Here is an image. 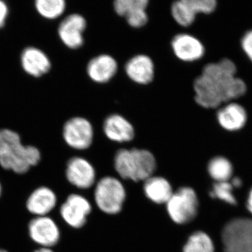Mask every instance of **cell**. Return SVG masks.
<instances>
[{
  "instance_id": "6",
  "label": "cell",
  "mask_w": 252,
  "mask_h": 252,
  "mask_svg": "<svg viewBox=\"0 0 252 252\" xmlns=\"http://www.w3.org/2000/svg\"><path fill=\"white\" fill-rule=\"evenodd\" d=\"M225 252H252V220L235 219L222 232Z\"/></svg>"
},
{
  "instance_id": "7",
  "label": "cell",
  "mask_w": 252,
  "mask_h": 252,
  "mask_svg": "<svg viewBox=\"0 0 252 252\" xmlns=\"http://www.w3.org/2000/svg\"><path fill=\"white\" fill-rule=\"evenodd\" d=\"M94 135L92 124L85 118H72L63 126V139L72 149L84 150L89 148L94 141Z\"/></svg>"
},
{
  "instance_id": "21",
  "label": "cell",
  "mask_w": 252,
  "mask_h": 252,
  "mask_svg": "<svg viewBox=\"0 0 252 252\" xmlns=\"http://www.w3.org/2000/svg\"><path fill=\"white\" fill-rule=\"evenodd\" d=\"M183 252H215V246L211 238L207 233L197 231L189 237Z\"/></svg>"
},
{
  "instance_id": "1",
  "label": "cell",
  "mask_w": 252,
  "mask_h": 252,
  "mask_svg": "<svg viewBox=\"0 0 252 252\" xmlns=\"http://www.w3.org/2000/svg\"><path fill=\"white\" fill-rule=\"evenodd\" d=\"M236 67L228 59L210 63L194 82L195 102L205 108H216L223 102L243 95L246 86L235 77Z\"/></svg>"
},
{
  "instance_id": "31",
  "label": "cell",
  "mask_w": 252,
  "mask_h": 252,
  "mask_svg": "<svg viewBox=\"0 0 252 252\" xmlns=\"http://www.w3.org/2000/svg\"><path fill=\"white\" fill-rule=\"evenodd\" d=\"M232 186L235 187H239L242 185L241 180L239 178H235L234 180H233L231 184Z\"/></svg>"
},
{
  "instance_id": "8",
  "label": "cell",
  "mask_w": 252,
  "mask_h": 252,
  "mask_svg": "<svg viewBox=\"0 0 252 252\" xmlns=\"http://www.w3.org/2000/svg\"><path fill=\"white\" fill-rule=\"evenodd\" d=\"M32 240L42 248H50L59 243L61 233L59 226L47 216L36 217L28 225Z\"/></svg>"
},
{
  "instance_id": "20",
  "label": "cell",
  "mask_w": 252,
  "mask_h": 252,
  "mask_svg": "<svg viewBox=\"0 0 252 252\" xmlns=\"http://www.w3.org/2000/svg\"><path fill=\"white\" fill-rule=\"evenodd\" d=\"M209 174L217 182H226L231 177L233 167L228 159L224 157L214 158L207 167Z\"/></svg>"
},
{
  "instance_id": "9",
  "label": "cell",
  "mask_w": 252,
  "mask_h": 252,
  "mask_svg": "<svg viewBox=\"0 0 252 252\" xmlns=\"http://www.w3.org/2000/svg\"><path fill=\"white\" fill-rule=\"evenodd\" d=\"M92 207L87 199L79 194H71L60 210L63 220L74 228L84 226Z\"/></svg>"
},
{
  "instance_id": "2",
  "label": "cell",
  "mask_w": 252,
  "mask_h": 252,
  "mask_svg": "<svg viewBox=\"0 0 252 252\" xmlns=\"http://www.w3.org/2000/svg\"><path fill=\"white\" fill-rule=\"evenodd\" d=\"M40 159L39 149L23 145L17 132L10 129L0 130V165L5 170L25 174L37 165Z\"/></svg>"
},
{
  "instance_id": "27",
  "label": "cell",
  "mask_w": 252,
  "mask_h": 252,
  "mask_svg": "<svg viewBox=\"0 0 252 252\" xmlns=\"http://www.w3.org/2000/svg\"><path fill=\"white\" fill-rule=\"evenodd\" d=\"M125 18L129 26L134 28L143 27L148 22V15L146 10H141V11L131 13Z\"/></svg>"
},
{
  "instance_id": "24",
  "label": "cell",
  "mask_w": 252,
  "mask_h": 252,
  "mask_svg": "<svg viewBox=\"0 0 252 252\" xmlns=\"http://www.w3.org/2000/svg\"><path fill=\"white\" fill-rule=\"evenodd\" d=\"M149 0H114V9L119 16L126 17L135 11L146 10Z\"/></svg>"
},
{
  "instance_id": "32",
  "label": "cell",
  "mask_w": 252,
  "mask_h": 252,
  "mask_svg": "<svg viewBox=\"0 0 252 252\" xmlns=\"http://www.w3.org/2000/svg\"><path fill=\"white\" fill-rule=\"evenodd\" d=\"M34 252H54L50 248H41L39 250H36Z\"/></svg>"
},
{
  "instance_id": "13",
  "label": "cell",
  "mask_w": 252,
  "mask_h": 252,
  "mask_svg": "<svg viewBox=\"0 0 252 252\" xmlns=\"http://www.w3.org/2000/svg\"><path fill=\"white\" fill-rule=\"evenodd\" d=\"M21 63L25 72L34 77L44 75L51 67V61L45 53L35 47H28L23 50Z\"/></svg>"
},
{
  "instance_id": "3",
  "label": "cell",
  "mask_w": 252,
  "mask_h": 252,
  "mask_svg": "<svg viewBox=\"0 0 252 252\" xmlns=\"http://www.w3.org/2000/svg\"><path fill=\"white\" fill-rule=\"evenodd\" d=\"M114 167L123 179L140 182L153 175L157 162L153 154L145 149H122L116 154Z\"/></svg>"
},
{
  "instance_id": "16",
  "label": "cell",
  "mask_w": 252,
  "mask_h": 252,
  "mask_svg": "<svg viewBox=\"0 0 252 252\" xmlns=\"http://www.w3.org/2000/svg\"><path fill=\"white\" fill-rule=\"evenodd\" d=\"M118 64L109 55H99L89 61L87 65L88 75L91 80L98 84L108 82L117 74Z\"/></svg>"
},
{
  "instance_id": "34",
  "label": "cell",
  "mask_w": 252,
  "mask_h": 252,
  "mask_svg": "<svg viewBox=\"0 0 252 252\" xmlns=\"http://www.w3.org/2000/svg\"><path fill=\"white\" fill-rule=\"evenodd\" d=\"M1 184H0V196H1Z\"/></svg>"
},
{
  "instance_id": "22",
  "label": "cell",
  "mask_w": 252,
  "mask_h": 252,
  "mask_svg": "<svg viewBox=\"0 0 252 252\" xmlns=\"http://www.w3.org/2000/svg\"><path fill=\"white\" fill-rule=\"evenodd\" d=\"M36 9L38 12L49 19H54L61 16L65 9L64 0H35Z\"/></svg>"
},
{
  "instance_id": "11",
  "label": "cell",
  "mask_w": 252,
  "mask_h": 252,
  "mask_svg": "<svg viewBox=\"0 0 252 252\" xmlns=\"http://www.w3.org/2000/svg\"><path fill=\"white\" fill-rule=\"evenodd\" d=\"M86 28L85 18L79 14L69 15L60 24L59 34L63 44L71 49H77L84 44L83 33Z\"/></svg>"
},
{
  "instance_id": "28",
  "label": "cell",
  "mask_w": 252,
  "mask_h": 252,
  "mask_svg": "<svg viewBox=\"0 0 252 252\" xmlns=\"http://www.w3.org/2000/svg\"><path fill=\"white\" fill-rule=\"evenodd\" d=\"M242 44H243L244 51L252 61V31L248 32L244 36Z\"/></svg>"
},
{
  "instance_id": "17",
  "label": "cell",
  "mask_w": 252,
  "mask_h": 252,
  "mask_svg": "<svg viewBox=\"0 0 252 252\" xmlns=\"http://www.w3.org/2000/svg\"><path fill=\"white\" fill-rule=\"evenodd\" d=\"M57 203L56 193L48 187L35 189L30 195L26 203L28 211L36 217L46 216L54 210Z\"/></svg>"
},
{
  "instance_id": "19",
  "label": "cell",
  "mask_w": 252,
  "mask_h": 252,
  "mask_svg": "<svg viewBox=\"0 0 252 252\" xmlns=\"http://www.w3.org/2000/svg\"><path fill=\"white\" fill-rule=\"evenodd\" d=\"M217 119L220 126L230 131L243 127L247 120V114L242 106L230 104L219 111Z\"/></svg>"
},
{
  "instance_id": "29",
  "label": "cell",
  "mask_w": 252,
  "mask_h": 252,
  "mask_svg": "<svg viewBox=\"0 0 252 252\" xmlns=\"http://www.w3.org/2000/svg\"><path fill=\"white\" fill-rule=\"evenodd\" d=\"M7 14V6H6L4 1L0 0V28L4 26Z\"/></svg>"
},
{
  "instance_id": "25",
  "label": "cell",
  "mask_w": 252,
  "mask_h": 252,
  "mask_svg": "<svg viewBox=\"0 0 252 252\" xmlns=\"http://www.w3.org/2000/svg\"><path fill=\"white\" fill-rule=\"evenodd\" d=\"M210 196L220 199L230 205H235L237 203L236 199L233 194V186L228 181L217 182L210 193Z\"/></svg>"
},
{
  "instance_id": "5",
  "label": "cell",
  "mask_w": 252,
  "mask_h": 252,
  "mask_svg": "<svg viewBox=\"0 0 252 252\" xmlns=\"http://www.w3.org/2000/svg\"><path fill=\"white\" fill-rule=\"evenodd\" d=\"M169 216L177 224L191 221L198 214V200L190 187H182L174 192L166 203Z\"/></svg>"
},
{
  "instance_id": "10",
  "label": "cell",
  "mask_w": 252,
  "mask_h": 252,
  "mask_svg": "<svg viewBox=\"0 0 252 252\" xmlns=\"http://www.w3.org/2000/svg\"><path fill=\"white\" fill-rule=\"evenodd\" d=\"M66 177L77 188L86 189L94 185L95 170L90 162L81 157H73L67 162Z\"/></svg>"
},
{
  "instance_id": "26",
  "label": "cell",
  "mask_w": 252,
  "mask_h": 252,
  "mask_svg": "<svg viewBox=\"0 0 252 252\" xmlns=\"http://www.w3.org/2000/svg\"><path fill=\"white\" fill-rule=\"evenodd\" d=\"M195 14H209L216 9L217 0H180Z\"/></svg>"
},
{
  "instance_id": "30",
  "label": "cell",
  "mask_w": 252,
  "mask_h": 252,
  "mask_svg": "<svg viewBox=\"0 0 252 252\" xmlns=\"http://www.w3.org/2000/svg\"><path fill=\"white\" fill-rule=\"evenodd\" d=\"M249 211L252 214V189L250 191V195L248 200V205H247Z\"/></svg>"
},
{
  "instance_id": "15",
  "label": "cell",
  "mask_w": 252,
  "mask_h": 252,
  "mask_svg": "<svg viewBox=\"0 0 252 252\" xmlns=\"http://www.w3.org/2000/svg\"><path fill=\"white\" fill-rule=\"evenodd\" d=\"M125 70L127 77L137 84L146 85L153 81L154 64L146 55H137L129 60Z\"/></svg>"
},
{
  "instance_id": "12",
  "label": "cell",
  "mask_w": 252,
  "mask_h": 252,
  "mask_svg": "<svg viewBox=\"0 0 252 252\" xmlns=\"http://www.w3.org/2000/svg\"><path fill=\"white\" fill-rule=\"evenodd\" d=\"M171 46L176 57L185 62L198 61L205 54L201 41L187 33L177 34L172 39Z\"/></svg>"
},
{
  "instance_id": "14",
  "label": "cell",
  "mask_w": 252,
  "mask_h": 252,
  "mask_svg": "<svg viewBox=\"0 0 252 252\" xmlns=\"http://www.w3.org/2000/svg\"><path fill=\"white\" fill-rule=\"evenodd\" d=\"M103 130L107 138L119 143L130 142L135 136L133 126L119 114H112L105 119Z\"/></svg>"
},
{
  "instance_id": "18",
  "label": "cell",
  "mask_w": 252,
  "mask_h": 252,
  "mask_svg": "<svg viewBox=\"0 0 252 252\" xmlns=\"http://www.w3.org/2000/svg\"><path fill=\"white\" fill-rule=\"evenodd\" d=\"M144 182V193L154 203L166 204L173 193L171 185L163 177L152 176Z\"/></svg>"
},
{
  "instance_id": "33",
  "label": "cell",
  "mask_w": 252,
  "mask_h": 252,
  "mask_svg": "<svg viewBox=\"0 0 252 252\" xmlns=\"http://www.w3.org/2000/svg\"><path fill=\"white\" fill-rule=\"evenodd\" d=\"M0 252H8L6 251V250H2V249H0Z\"/></svg>"
},
{
  "instance_id": "4",
  "label": "cell",
  "mask_w": 252,
  "mask_h": 252,
  "mask_svg": "<svg viewBox=\"0 0 252 252\" xmlns=\"http://www.w3.org/2000/svg\"><path fill=\"white\" fill-rule=\"evenodd\" d=\"M125 199V189L115 177H104L97 184L94 200L99 210L104 213L115 215L120 212Z\"/></svg>"
},
{
  "instance_id": "23",
  "label": "cell",
  "mask_w": 252,
  "mask_h": 252,
  "mask_svg": "<svg viewBox=\"0 0 252 252\" xmlns=\"http://www.w3.org/2000/svg\"><path fill=\"white\" fill-rule=\"evenodd\" d=\"M171 14L176 23L182 27L191 26L196 18V14L180 0L174 1L172 4Z\"/></svg>"
}]
</instances>
